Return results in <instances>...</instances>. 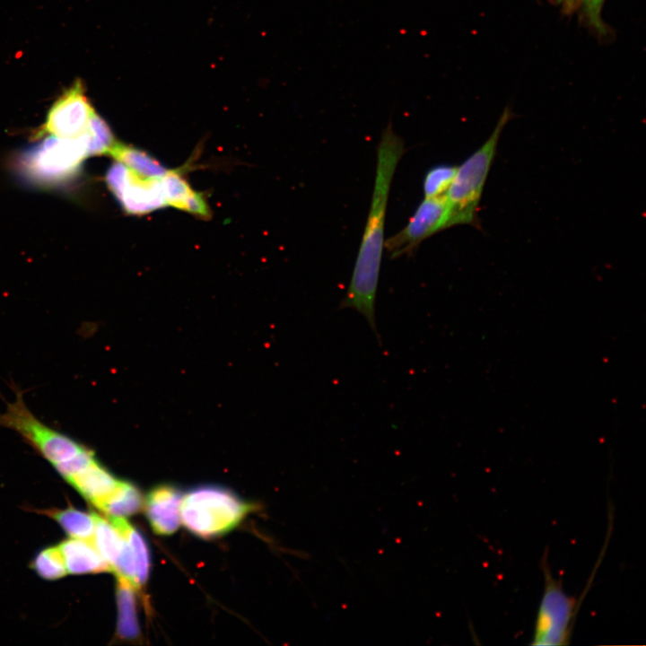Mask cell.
I'll return each instance as SVG.
<instances>
[{
  "instance_id": "obj_1",
  "label": "cell",
  "mask_w": 646,
  "mask_h": 646,
  "mask_svg": "<svg viewBox=\"0 0 646 646\" xmlns=\"http://www.w3.org/2000/svg\"><path fill=\"white\" fill-rule=\"evenodd\" d=\"M404 152V141L389 123L378 144L370 211L351 281L339 305V309H352L363 316L379 340L375 302L385 242L386 210L393 176Z\"/></svg>"
},
{
  "instance_id": "obj_2",
  "label": "cell",
  "mask_w": 646,
  "mask_h": 646,
  "mask_svg": "<svg viewBox=\"0 0 646 646\" xmlns=\"http://www.w3.org/2000/svg\"><path fill=\"white\" fill-rule=\"evenodd\" d=\"M46 136L22 152L15 160L17 172L37 187H55L75 178L89 157L86 131L76 138Z\"/></svg>"
},
{
  "instance_id": "obj_3",
  "label": "cell",
  "mask_w": 646,
  "mask_h": 646,
  "mask_svg": "<svg viewBox=\"0 0 646 646\" xmlns=\"http://www.w3.org/2000/svg\"><path fill=\"white\" fill-rule=\"evenodd\" d=\"M510 117L511 112L506 109L484 144L457 167L453 180L445 194L450 210L448 228L476 224L484 186L501 133Z\"/></svg>"
},
{
  "instance_id": "obj_4",
  "label": "cell",
  "mask_w": 646,
  "mask_h": 646,
  "mask_svg": "<svg viewBox=\"0 0 646 646\" xmlns=\"http://www.w3.org/2000/svg\"><path fill=\"white\" fill-rule=\"evenodd\" d=\"M250 509L249 504L227 489L201 486L182 497L180 519L192 533L212 537L235 528Z\"/></svg>"
},
{
  "instance_id": "obj_5",
  "label": "cell",
  "mask_w": 646,
  "mask_h": 646,
  "mask_svg": "<svg viewBox=\"0 0 646 646\" xmlns=\"http://www.w3.org/2000/svg\"><path fill=\"white\" fill-rule=\"evenodd\" d=\"M544 590L536 616L531 645L556 646L569 643L580 602L567 594L561 580L549 568L547 554L541 560Z\"/></svg>"
},
{
  "instance_id": "obj_6",
  "label": "cell",
  "mask_w": 646,
  "mask_h": 646,
  "mask_svg": "<svg viewBox=\"0 0 646 646\" xmlns=\"http://www.w3.org/2000/svg\"><path fill=\"white\" fill-rule=\"evenodd\" d=\"M161 179L141 175L118 162L109 168L105 177L122 208L137 215L167 205Z\"/></svg>"
},
{
  "instance_id": "obj_7",
  "label": "cell",
  "mask_w": 646,
  "mask_h": 646,
  "mask_svg": "<svg viewBox=\"0 0 646 646\" xmlns=\"http://www.w3.org/2000/svg\"><path fill=\"white\" fill-rule=\"evenodd\" d=\"M449 204L445 194L425 198L420 203L406 226L384 242L391 258L411 256L427 238L448 229Z\"/></svg>"
},
{
  "instance_id": "obj_8",
  "label": "cell",
  "mask_w": 646,
  "mask_h": 646,
  "mask_svg": "<svg viewBox=\"0 0 646 646\" xmlns=\"http://www.w3.org/2000/svg\"><path fill=\"white\" fill-rule=\"evenodd\" d=\"M94 112L83 83L76 80L51 105L35 136L79 137L85 133Z\"/></svg>"
},
{
  "instance_id": "obj_9",
  "label": "cell",
  "mask_w": 646,
  "mask_h": 646,
  "mask_svg": "<svg viewBox=\"0 0 646 646\" xmlns=\"http://www.w3.org/2000/svg\"><path fill=\"white\" fill-rule=\"evenodd\" d=\"M181 500L180 492L169 485H160L148 493L145 513L155 533L170 535L178 529Z\"/></svg>"
},
{
  "instance_id": "obj_10",
  "label": "cell",
  "mask_w": 646,
  "mask_h": 646,
  "mask_svg": "<svg viewBox=\"0 0 646 646\" xmlns=\"http://www.w3.org/2000/svg\"><path fill=\"white\" fill-rule=\"evenodd\" d=\"M67 573L88 574L112 572L92 541L70 538L57 546Z\"/></svg>"
},
{
  "instance_id": "obj_11",
  "label": "cell",
  "mask_w": 646,
  "mask_h": 646,
  "mask_svg": "<svg viewBox=\"0 0 646 646\" xmlns=\"http://www.w3.org/2000/svg\"><path fill=\"white\" fill-rule=\"evenodd\" d=\"M66 481L96 508L113 493L119 483L97 459Z\"/></svg>"
},
{
  "instance_id": "obj_12",
  "label": "cell",
  "mask_w": 646,
  "mask_h": 646,
  "mask_svg": "<svg viewBox=\"0 0 646 646\" xmlns=\"http://www.w3.org/2000/svg\"><path fill=\"white\" fill-rule=\"evenodd\" d=\"M161 180L167 205L201 217L209 216L205 200L178 172L169 170Z\"/></svg>"
},
{
  "instance_id": "obj_13",
  "label": "cell",
  "mask_w": 646,
  "mask_h": 646,
  "mask_svg": "<svg viewBox=\"0 0 646 646\" xmlns=\"http://www.w3.org/2000/svg\"><path fill=\"white\" fill-rule=\"evenodd\" d=\"M94 516L95 528L92 542L113 572L129 545L109 521L95 513Z\"/></svg>"
},
{
  "instance_id": "obj_14",
  "label": "cell",
  "mask_w": 646,
  "mask_h": 646,
  "mask_svg": "<svg viewBox=\"0 0 646 646\" xmlns=\"http://www.w3.org/2000/svg\"><path fill=\"white\" fill-rule=\"evenodd\" d=\"M117 602L118 609V634L124 640H134L139 634L134 589L126 578L117 575Z\"/></svg>"
},
{
  "instance_id": "obj_15",
  "label": "cell",
  "mask_w": 646,
  "mask_h": 646,
  "mask_svg": "<svg viewBox=\"0 0 646 646\" xmlns=\"http://www.w3.org/2000/svg\"><path fill=\"white\" fill-rule=\"evenodd\" d=\"M107 154L113 157L116 162L146 177L160 179L169 171L144 151L120 143L116 142Z\"/></svg>"
},
{
  "instance_id": "obj_16",
  "label": "cell",
  "mask_w": 646,
  "mask_h": 646,
  "mask_svg": "<svg viewBox=\"0 0 646 646\" xmlns=\"http://www.w3.org/2000/svg\"><path fill=\"white\" fill-rule=\"evenodd\" d=\"M109 522L126 538L133 551L135 561V583L139 588L146 582L149 575L150 556L147 545L142 535L125 519L109 517Z\"/></svg>"
},
{
  "instance_id": "obj_17",
  "label": "cell",
  "mask_w": 646,
  "mask_h": 646,
  "mask_svg": "<svg viewBox=\"0 0 646 646\" xmlns=\"http://www.w3.org/2000/svg\"><path fill=\"white\" fill-rule=\"evenodd\" d=\"M143 503L138 489L132 484L119 481L113 493L98 509L109 517L123 518L136 513Z\"/></svg>"
},
{
  "instance_id": "obj_18",
  "label": "cell",
  "mask_w": 646,
  "mask_h": 646,
  "mask_svg": "<svg viewBox=\"0 0 646 646\" xmlns=\"http://www.w3.org/2000/svg\"><path fill=\"white\" fill-rule=\"evenodd\" d=\"M54 519L72 538L92 541L95 516L74 508L48 510L45 512Z\"/></svg>"
},
{
  "instance_id": "obj_19",
  "label": "cell",
  "mask_w": 646,
  "mask_h": 646,
  "mask_svg": "<svg viewBox=\"0 0 646 646\" xmlns=\"http://www.w3.org/2000/svg\"><path fill=\"white\" fill-rule=\"evenodd\" d=\"M86 134L89 156L107 154L116 143L109 125L96 112L90 118Z\"/></svg>"
},
{
  "instance_id": "obj_20",
  "label": "cell",
  "mask_w": 646,
  "mask_h": 646,
  "mask_svg": "<svg viewBox=\"0 0 646 646\" xmlns=\"http://www.w3.org/2000/svg\"><path fill=\"white\" fill-rule=\"evenodd\" d=\"M36 572L46 580H57L67 574L58 546L42 550L33 561Z\"/></svg>"
},
{
  "instance_id": "obj_21",
  "label": "cell",
  "mask_w": 646,
  "mask_h": 646,
  "mask_svg": "<svg viewBox=\"0 0 646 646\" xmlns=\"http://www.w3.org/2000/svg\"><path fill=\"white\" fill-rule=\"evenodd\" d=\"M457 170L456 166L441 164L431 168L425 174L423 189L425 198L446 194Z\"/></svg>"
},
{
  "instance_id": "obj_22",
  "label": "cell",
  "mask_w": 646,
  "mask_h": 646,
  "mask_svg": "<svg viewBox=\"0 0 646 646\" xmlns=\"http://www.w3.org/2000/svg\"><path fill=\"white\" fill-rule=\"evenodd\" d=\"M96 460L94 453L84 445L72 457L53 465L56 470L67 480L81 472Z\"/></svg>"
},
{
  "instance_id": "obj_23",
  "label": "cell",
  "mask_w": 646,
  "mask_h": 646,
  "mask_svg": "<svg viewBox=\"0 0 646 646\" xmlns=\"http://www.w3.org/2000/svg\"><path fill=\"white\" fill-rule=\"evenodd\" d=\"M604 1L605 0H586L582 8L589 24L600 33H604L606 31V28L601 18Z\"/></svg>"
},
{
  "instance_id": "obj_24",
  "label": "cell",
  "mask_w": 646,
  "mask_h": 646,
  "mask_svg": "<svg viewBox=\"0 0 646 646\" xmlns=\"http://www.w3.org/2000/svg\"><path fill=\"white\" fill-rule=\"evenodd\" d=\"M562 7L564 13L572 14L573 12L582 9L586 0H555Z\"/></svg>"
}]
</instances>
